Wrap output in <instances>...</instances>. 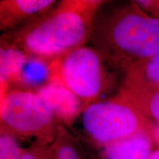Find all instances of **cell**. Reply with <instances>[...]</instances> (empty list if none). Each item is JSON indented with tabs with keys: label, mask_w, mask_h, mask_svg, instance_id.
I'll list each match as a JSON object with an SVG mask.
<instances>
[{
	"label": "cell",
	"mask_w": 159,
	"mask_h": 159,
	"mask_svg": "<svg viewBox=\"0 0 159 159\" xmlns=\"http://www.w3.org/2000/svg\"><path fill=\"white\" fill-rule=\"evenodd\" d=\"M102 0H63L50 11L12 31L2 39L28 55L54 60L91 39Z\"/></svg>",
	"instance_id": "obj_1"
},
{
	"label": "cell",
	"mask_w": 159,
	"mask_h": 159,
	"mask_svg": "<svg viewBox=\"0 0 159 159\" xmlns=\"http://www.w3.org/2000/svg\"><path fill=\"white\" fill-rule=\"evenodd\" d=\"M91 41L116 70L159 52V19L146 14L134 1L95 21Z\"/></svg>",
	"instance_id": "obj_2"
},
{
	"label": "cell",
	"mask_w": 159,
	"mask_h": 159,
	"mask_svg": "<svg viewBox=\"0 0 159 159\" xmlns=\"http://www.w3.org/2000/svg\"><path fill=\"white\" fill-rule=\"evenodd\" d=\"M52 80L58 81L82 101L85 108L112 88L116 69L93 47H77L51 62Z\"/></svg>",
	"instance_id": "obj_3"
},
{
	"label": "cell",
	"mask_w": 159,
	"mask_h": 159,
	"mask_svg": "<svg viewBox=\"0 0 159 159\" xmlns=\"http://www.w3.org/2000/svg\"><path fill=\"white\" fill-rule=\"evenodd\" d=\"M61 123L45 101L30 91L10 90L1 98L0 132L49 145Z\"/></svg>",
	"instance_id": "obj_4"
},
{
	"label": "cell",
	"mask_w": 159,
	"mask_h": 159,
	"mask_svg": "<svg viewBox=\"0 0 159 159\" xmlns=\"http://www.w3.org/2000/svg\"><path fill=\"white\" fill-rule=\"evenodd\" d=\"M81 115L85 133L102 148L141 131L153 132L154 123L119 94L91 103Z\"/></svg>",
	"instance_id": "obj_5"
},
{
	"label": "cell",
	"mask_w": 159,
	"mask_h": 159,
	"mask_svg": "<svg viewBox=\"0 0 159 159\" xmlns=\"http://www.w3.org/2000/svg\"><path fill=\"white\" fill-rule=\"evenodd\" d=\"M36 93L64 126H72L75 119L85 108L82 101L57 80H51L40 88Z\"/></svg>",
	"instance_id": "obj_6"
},
{
	"label": "cell",
	"mask_w": 159,
	"mask_h": 159,
	"mask_svg": "<svg viewBox=\"0 0 159 159\" xmlns=\"http://www.w3.org/2000/svg\"><path fill=\"white\" fill-rule=\"evenodd\" d=\"M55 0H1L0 30L12 31L49 12Z\"/></svg>",
	"instance_id": "obj_7"
},
{
	"label": "cell",
	"mask_w": 159,
	"mask_h": 159,
	"mask_svg": "<svg viewBox=\"0 0 159 159\" xmlns=\"http://www.w3.org/2000/svg\"><path fill=\"white\" fill-rule=\"evenodd\" d=\"M153 132L143 130L102 148L103 159H149L153 152Z\"/></svg>",
	"instance_id": "obj_8"
},
{
	"label": "cell",
	"mask_w": 159,
	"mask_h": 159,
	"mask_svg": "<svg viewBox=\"0 0 159 159\" xmlns=\"http://www.w3.org/2000/svg\"><path fill=\"white\" fill-rule=\"evenodd\" d=\"M1 98L8 92L28 58L29 55L13 43L0 40Z\"/></svg>",
	"instance_id": "obj_9"
},
{
	"label": "cell",
	"mask_w": 159,
	"mask_h": 159,
	"mask_svg": "<svg viewBox=\"0 0 159 159\" xmlns=\"http://www.w3.org/2000/svg\"><path fill=\"white\" fill-rule=\"evenodd\" d=\"M52 61L29 55L13 85H16L19 90L36 92L52 80Z\"/></svg>",
	"instance_id": "obj_10"
},
{
	"label": "cell",
	"mask_w": 159,
	"mask_h": 159,
	"mask_svg": "<svg viewBox=\"0 0 159 159\" xmlns=\"http://www.w3.org/2000/svg\"><path fill=\"white\" fill-rule=\"evenodd\" d=\"M122 84L146 89H159V52L122 71Z\"/></svg>",
	"instance_id": "obj_11"
},
{
	"label": "cell",
	"mask_w": 159,
	"mask_h": 159,
	"mask_svg": "<svg viewBox=\"0 0 159 159\" xmlns=\"http://www.w3.org/2000/svg\"><path fill=\"white\" fill-rule=\"evenodd\" d=\"M118 94L128 100L151 122L159 123V89H141L122 83Z\"/></svg>",
	"instance_id": "obj_12"
},
{
	"label": "cell",
	"mask_w": 159,
	"mask_h": 159,
	"mask_svg": "<svg viewBox=\"0 0 159 159\" xmlns=\"http://www.w3.org/2000/svg\"><path fill=\"white\" fill-rule=\"evenodd\" d=\"M50 156L51 159H85L76 141L62 124L50 144Z\"/></svg>",
	"instance_id": "obj_13"
},
{
	"label": "cell",
	"mask_w": 159,
	"mask_h": 159,
	"mask_svg": "<svg viewBox=\"0 0 159 159\" xmlns=\"http://www.w3.org/2000/svg\"><path fill=\"white\" fill-rule=\"evenodd\" d=\"M24 150L14 137L0 134V159H21Z\"/></svg>",
	"instance_id": "obj_14"
},
{
	"label": "cell",
	"mask_w": 159,
	"mask_h": 159,
	"mask_svg": "<svg viewBox=\"0 0 159 159\" xmlns=\"http://www.w3.org/2000/svg\"><path fill=\"white\" fill-rule=\"evenodd\" d=\"M21 159H51L50 144L33 142L30 146L25 148Z\"/></svg>",
	"instance_id": "obj_15"
},
{
	"label": "cell",
	"mask_w": 159,
	"mask_h": 159,
	"mask_svg": "<svg viewBox=\"0 0 159 159\" xmlns=\"http://www.w3.org/2000/svg\"><path fill=\"white\" fill-rule=\"evenodd\" d=\"M134 2L149 16L159 19V0H136Z\"/></svg>",
	"instance_id": "obj_16"
},
{
	"label": "cell",
	"mask_w": 159,
	"mask_h": 159,
	"mask_svg": "<svg viewBox=\"0 0 159 159\" xmlns=\"http://www.w3.org/2000/svg\"><path fill=\"white\" fill-rule=\"evenodd\" d=\"M153 139L155 144L159 146V123H154L153 128Z\"/></svg>",
	"instance_id": "obj_17"
},
{
	"label": "cell",
	"mask_w": 159,
	"mask_h": 159,
	"mask_svg": "<svg viewBox=\"0 0 159 159\" xmlns=\"http://www.w3.org/2000/svg\"><path fill=\"white\" fill-rule=\"evenodd\" d=\"M149 159H159V150L153 151Z\"/></svg>",
	"instance_id": "obj_18"
}]
</instances>
